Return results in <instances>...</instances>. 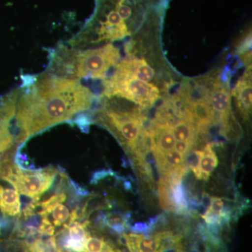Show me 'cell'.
<instances>
[{"label": "cell", "instance_id": "obj_1", "mask_svg": "<svg viewBox=\"0 0 252 252\" xmlns=\"http://www.w3.org/2000/svg\"><path fill=\"white\" fill-rule=\"evenodd\" d=\"M94 97L78 79L49 72L25 78L18 88L15 126L20 147L32 136L71 122L92 107Z\"/></svg>", "mask_w": 252, "mask_h": 252}, {"label": "cell", "instance_id": "obj_2", "mask_svg": "<svg viewBox=\"0 0 252 252\" xmlns=\"http://www.w3.org/2000/svg\"><path fill=\"white\" fill-rule=\"evenodd\" d=\"M48 72L69 79H104L120 59L119 51L109 44L94 49L62 46L51 56Z\"/></svg>", "mask_w": 252, "mask_h": 252}, {"label": "cell", "instance_id": "obj_3", "mask_svg": "<svg viewBox=\"0 0 252 252\" xmlns=\"http://www.w3.org/2000/svg\"><path fill=\"white\" fill-rule=\"evenodd\" d=\"M59 172L60 169L51 165L39 170L23 168L16 157L1 181L7 182L21 195L37 198L52 187Z\"/></svg>", "mask_w": 252, "mask_h": 252}, {"label": "cell", "instance_id": "obj_4", "mask_svg": "<svg viewBox=\"0 0 252 252\" xmlns=\"http://www.w3.org/2000/svg\"><path fill=\"white\" fill-rule=\"evenodd\" d=\"M103 94L107 97H122L141 107H149L159 98L160 91L153 84L115 69L112 77L105 82Z\"/></svg>", "mask_w": 252, "mask_h": 252}, {"label": "cell", "instance_id": "obj_5", "mask_svg": "<svg viewBox=\"0 0 252 252\" xmlns=\"http://www.w3.org/2000/svg\"><path fill=\"white\" fill-rule=\"evenodd\" d=\"M18 89L0 98V155L16 144V117ZM18 145V144H17Z\"/></svg>", "mask_w": 252, "mask_h": 252}, {"label": "cell", "instance_id": "obj_6", "mask_svg": "<svg viewBox=\"0 0 252 252\" xmlns=\"http://www.w3.org/2000/svg\"><path fill=\"white\" fill-rule=\"evenodd\" d=\"M209 102L217 121L225 127L231 115V97L226 88L215 82L209 94Z\"/></svg>", "mask_w": 252, "mask_h": 252}, {"label": "cell", "instance_id": "obj_7", "mask_svg": "<svg viewBox=\"0 0 252 252\" xmlns=\"http://www.w3.org/2000/svg\"><path fill=\"white\" fill-rule=\"evenodd\" d=\"M20 194L14 187L0 183V215L4 220L17 219L21 213Z\"/></svg>", "mask_w": 252, "mask_h": 252}, {"label": "cell", "instance_id": "obj_8", "mask_svg": "<svg viewBox=\"0 0 252 252\" xmlns=\"http://www.w3.org/2000/svg\"><path fill=\"white\" fill-rule=\"evenodd\" d=\"M119 72L134 76L140 80L149 82L153 79L154 70L142 59H127L117 64Z\"/></svg>", "mask_w": 252, "mask_h": 252}, {"label": "cell", "instance_id": "obj_9", "mask_svg": "<svg viewBox=\"0 0 252 252\" xmlns=\"http://www.w3.org/2000/svg\"><path fill=\"white\" fill-rule=\"evenodd\" d=\"M238 101L239 108L247 117L252 109V82L250 78H244L239 81L235 89Z\"/></svg>", "mask_w": 252, "mask_h": 252}, {"label": "cell", "instance_id": "obj_10", "mask_svg": "<svg viewBox=\"0 0 252 252\" xmlns=\"http://www.w3.org/2000/svg\"><path fill=\"white\" fill-rule=\"evenodd\" d=\"M189 106L197 126L209 128L213 122V110L210 102H198Z\"/></svg>", "mask_w": 252, "mask_h": 252}, {"label": "cell", "instance_id": "obj_11", "mask_svg": "<svg viewBox=\"0 0 252 252\" xmlns=\"http://www.w3.org/2000/svg\"><path fill=\"white\" fill-rule=\"evenodd\" d=\"M154 138L156 142L155 154L162 155L172 150L175 147L176 140L171 127H157Z\"/></svg>", "mask_w": 252, "mask_h": 252}, {"label": "cell", "instance_id": "obj_12", "mask_svg": "<svg viewBox=\"0 0 252 252\" xmlns=\"http://www.w3.org/2000/svg\"><path fill=\"white\" fill-rule=\"evenodd\" d=\"M203 151L204 154L200 162V180L207 181L218 165V158L211 144L207 143Z\"/></svg>", "mask_w": 252, "mask_h": 252}, {"label": "cell", "instance_id": "obj_13", "mask_svg": "<svg viewBox=\"0 0 252 252\" xmlns=\"http://www.w3.org/2000/svg\"><path fill=\"white\" fill-rule=\"evenodd\" d=\"M197 124L189 121L180 119L172 128L174 137L177 141L190 142L193 144L195 140Z\"/></svg>", "mask_w": 252, "mask_h": 252}, {"label": "cell", "instance_id": "obj_14", "mask_svg": "<svg viewBox=\"0 0 252 252\" xmlns=\"http://www.w3.org/2000/svg\"><path fill=\"white\" fill-rule=\"evenodd\" d=\"M157 193L158 195L159 204L162 210L170 213L177 214V208L172 201L170 185L159 182Z\"/></svg>", "mask_w": 252, "mask_h": 252}, {"label": "cell", "instance_id": "obj_15", "mask_svg": "<svg viewBox=\"0 0 252 252\" xmlns=\"http://www.w3.org/2000/svg\"><path fill=\"white\" fill-rule=\"evenodd\" d=\"M203 150H191L186 155L185 163L189 170L193 172L197 180H200V162L203 157Z\"/></svg>", "mask_w": 252, "mask_h": 252}, {"label": "cell", "instance_id": "obj_16", "mask_svg": "<svg viewBox=\"0 0 252 252\" xmlns=\"http://www.w3.org/2000/svg\"><path fill=\"white\" fill-rule=\"evenodd\" d=\"M205 224H217L220 223V214L215 213V212H211L210 210H207L203 216Z\"/></svg>", "mask_w": 252, "mask_h": 252}, {"label": "cell", "instance_id": "obj_17", "mask_svg": "<svg viewBox=\"0 0 252 252\" xmlns=\"http://www.w3.org/2000/svg\"><path fill=\"white\" fill-rule=\"evenodd\" d=\"M174 148L179 154L185 157L190 151L193 150V144L190 143V142H183V141H177Z\"/></svg>", "mask_w": 252, "mask_h": 252}, {"label": "cell", "instance_id": "obj_18", "mask_svg": "<svg viewBox=\"0 0 252 252\" xmlns=\"http://www.w3.org/2000/svg\"><path fill=\"white\" fill-rule=\"evenodd\" d=\"M129 230L132 231V233H137V234L150 235V230H149L147 222L145 223L138 222L133 225H130Z\"/></svg>", "mask_w": 252, "mask_h": 252}, {"label": "cell", "instance_id": "obj_19", "mask_svg": "<svg viewBox=\"0 0 252 252\" xmlns=\"http://www.w3.org/2000/svg\"><path fill=\"white\" fill-rule=\"evenodd\" d=\"M223 206H224V201H223V198L213 196L211 197V204H210L208 210L220 215Z\"/></svg>", "mask_w": 252, "mask_h": 252}, {"label": "cell", "instance_id": "obj_20", "mask_svg": "<svg viewBox=\"0 0 252 252\" xmlns=\"http://www.w3.org/2000/svg\"><path fill=\"white\" fill-rule=\"evenodd\" d=\"M199 201H200V205L207 210L210 206V204H211V197L206 192H203L201 198Z\"/></svg>", "mask_w": 252, "mask_h": 252}]
</instances>
